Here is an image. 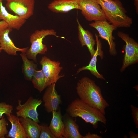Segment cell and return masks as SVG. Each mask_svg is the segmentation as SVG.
I'll return each instance as SVG.
<instances>
[{
    "mask_svg": "<svg viewBox=\"0 0 138 138\" xmlns=\"http://www.w3.org/2000/svg\"><path fill=\"white\" fill-rule=\"evenodd\" d=\"M96 41L97 45V49L96 52L92 57V58L89 64L86 66H83L79 68L77 73H78L81 71L85 70L90 71L91 73L97 78L103 80L105 79L102 74H100L97 70L96 68V62L97 57L98 56H100L101 59H102L104 57V53L102 50V45L100 39L98 38V36L95 34Z\"/></svg>",
    "mask_w": 138,
    "mask_h": 138,
    "instance_id": "obj_13",
    "label": "cell"
},
{
    "mask_svg": "<svg viewBox=\"0 0 138 138\" xmlns=\"http://www.w3.org/2000/svg\"><path fill=\"white\" fill-rule=\"evenodd\" d=\"M67 111L70 117H80L86 123H91L95 129L97 128L99 122L105 125L106 123L107 119L105 115L79 98L72 101L68 107Z\"/></svg>",
    "mask_w": 138,
    "mask_h": 138,
    "instance_id": "obj_3",
    "label": "cell"
},
{
    "mask_svg": "<svg viewBox=\"0 0 138 138\" xmlns=\"http://www.w3.org/2000/svg\"><path fill=\"white\" fill-rule=\"evenodd\" d=\"M106 19L102 21H95L89 24V26L96 29L99 33V36L105 39L108 42L109 46V52L112 56L117 55L116 44L114 41L115 37L112 35L113 31L117 27L110 24Z\"/></svg>",
    "mask_w": 138,
    "mask_h": 138,
    "instance_id": "obj_7",
    "label": "cell"
},
{
    "mask_svg": "<svg viewBox=\"0 0 138 138\" xmlns=\"http://www.w3.org/2000/svg\"><path fill=\"white\" fill-rule=\"evenodd\" d=\"M13 110V106L5 102H0V118H1L3 114L7 116L12 113Z\"/></svg>",
    "mask_w": 138,
    "mask_h": 138,
    "instance_id": "obj_23",
    "label": "cell"
},
{
    "mask_svg": "<svg viewBox=\"0 0 138 138\" xmlns=\"http://www.w3.org/2000/svg\"><path fill=\"white\" fill-rule=\"evenodd\" d=\"M129 134L130 138H138V134L132 131H130L129 132Z\"/></svg>",
    "mask_w": 138,
    "mask_h": 138,
    "instance_id": "obj_29",
    "label": "cell"
},
{
    "mask_svg": "<svg viewBox=\"0 0 138 138\" xmlns=\"http://www.w3.org/2000/svg\"><path fill=\"white\" fill-rule=\"evenodd\" d=\"M2 20L8 25V28L19 30L26 22L17 15H12L8 13L0 2V20Z\"/></svg>",
    "mask_w": 138,
    "mask_h": 138,
    "instance_id": "obj_14",
    "label": "cell"
},
{
    "mask_svg": "<svg viewBox=\"0 0 138 138\" xmlns=\"http://www.w3.org/2000/svg\"><path fill=\"white\" fill-rule=\"evenodd\" d=\"M31 81L34 87L40 93L47 87L45 78L42 69L36 71Z\"/></svg>",
    "mask_w": 138,
    "mask_h": 138,
    "instance_id": "obj_22",
    "label": "cell"
},
{
    "mask_svg": "<svg viewBox=\"0 0 138 138\" xmlns=\"http://www.w3.org/2000/svg\"><path fill=\"white\" fill-rule=\"evenodd\" d=\"M8 28V24L4 21H0V33Z\"/></svg>",
    "mask_w": 138,
    "mask_h": 138,
    "instance_id": "obj_27",
    "label": "cell"
},
{
    "mask_svg": "<svg viewBox=\"0 0 138 138\" xmlns=\"http://www.w3.org/2000/svg\"><path fill=\"white\" fill-rule=\"evenodd\" d=\"M39 138H56L50 131L49 127L41 126Z\"/></svg>",
    "mask_w": 138,
    "mask_h": 138,
    "instance_id": "obj_25",
    "label": "cell"
},
{
    "mask_svg": "<svg viewBox=\"0 0 138 138\" xmlns=\"http://www.w3.org/2000/svg\"><path fill=\"white\" fill-rule=\"evenodd\" d=\"M49 35H53L57 37L65 38L64 37L57 35L56 32L53 29H42L35 30L30 36L31 45L25 53L28 59H32L34 62L37 63V55L45 54L48 48L46 45L43 43V41L44 38Z\"/></svg>",
    "mask_w": 138,
    "mask_h": 138,
    "instance_id": "obj_4",
    "label": "cell"
},
{
    "mask_svg": "<svg viewBox=\"0 0 138 138\" xmlns=\"http://www.w3.org/2000/svg\"><path fill=\"white\" fill-rule=\"evenodd\" d=\"M104 13L106 19L117 27H130L133 23L132 18L120 0H97Z\"/></svg>",
    "mask_w": 138,
    "mask_h": 138,
    "instance_id": "obj_2",
    "label": "cell"
},
{
    "mask_svg": "<svg viewBox=\"0 0 138 138\" xmlns=\"http://www.w3.org/2000/svg\"><path fill=\"white\" fill-rule=\"evenodd\" d=\"M47 88L43 95L42 99L44 106L48 113L57 111L61 102L60 96L55 88V83L52 84Z\"/></svg>",
    "mask_w": 138,
    "mask_h": 138,
    "instance_id": "obj_11",
    "label": "cell"
},
{
    "mask_svg": "<svg viewBox=\"0 0 138 138\" xmlns=\"http://www.w3.org/2000/svg\"><path fill=\"white\" fill-rule=\"evenodd\" d=\"M21 100L19 99L18 105L16 107L17 116L28 117L38 123L39 122L37 109L42 103V100L30 96L23 104L21 103Z\"/></svg>",
    "mask_w": 138,
    "mask_h": 138,
    "instance_id": "obj_10",
    "label": "cell"
},
{
    "mask_svg": "<svg viewBox=\"0 0 138 138\" xmlns=\"http://www.w3.org/2000/svg\"><path fill=\"white\" fill-rule=\"evenodd\" d=\"M132 114L136 128H138V108L133 105H130Z\"/></svg>",
    "mask_w": 138,
    "mask_h": 138,
    "instance_id": "obj_26",
    "label": "cell"
},
{
    "mask_svg": "<svg viewBox=\"0 0 138 138\" xmlns=\"http://www.w3.org/2000/svg\"><path fill=\"white\" fill-rule=\"evenodd\" d=\"M134 4L137 14L138 13V0H134Z\"/></svg>",
    "mask_w": 138,
    "mask_h": 138,
    "instance_id": "obj_30",
    "label": "cell"
},
{
    "mask_svg": "<svg viewBox=\"0 0 138 138\" xmlns=\"http://www.w3.org/2000/svg\"><path fill=\"white\" fill-rule=\"evenodd\" d=\"M2 1H3V0H0V2Z\"/></svg>",
    "mask_w": 138,
    "mask_h": 138,
    "instance_id": "obj_32",
    "label": "cell"
},
{
    "mask_svg": "<svg viewBox=\"0 0 138 138\" xmlns=\"http://www.w3.org/2000/svg\"><path fill=\"white\" fill-rule=\"evenodd\" d=\"M13 29L8 28L0 33V47L2 50L9 55L15 56L17 51L26 53L28 47L19 48L16 46L9 34Z\"/></svg>",
    "mask_w": 138,
    "mask_h": 138,
    "instance_id": "obj_12",
    "label": "cell"
},
{
    "mask_svg": "<svg viewBox=\"0 0 138 138\" xmlns=\"http://www.w3.org/2000/svg\"><path fill=\"white\" fill-rule=\"evenodd\" d=\"M118 36L126 43L125 53L120 71H123L129 66L137 63L138 62V43L128 34L121 31L117 33Z\"/></svg>",
    "mask_w": 138,
    "mask_h": 138,
    "instance_id": "obj_5",
    "label": "cell"
},
{
    "mask_svg": "<svg viewBox=\"0 0 138 138\" xmlns=\"http://www.w3.org/2000/svg\"><path fill=\"white\" fill-rule=\"evenodd\" d=\"M8 10L26 20L34 14L35 0H6Z\"/></svg>",
    "mask_w": 138,
    "mask_h": 138,
    "instance_id": "obj_9",
    "label": "cell"
},
{
    "mask_svg": "<svg viewBox=\"0 0 138 138\" xmlns=\"http://www.w3.org/2000/svg\"><path fill=\"white\" fill-rule=\"evenodd\" d=\"M39 63L45 78L47 87L52 84L56 83L60 78L64 76V74L59 75L63 68L60 66L59 61L52 60L44 56L42 57Z\"/></svg>",
    "mask_w": 138,
    "mask_h": 138,
    "instance_id": "obj_8",
    "label": "cell"
},
{
    "mask_svg": "<svg viewBox=\"0 0 138 138\" xmlns=\"http://www.w3.org/2000/svg\"><path fill=\"white\" fill-rule=\"evenodd\" d=\"M7 117V119L11 124L12 127L6 137L27 138L24 128L19 121L18 117L12 114Z\"/></svg>",
    "mask_w": 138,
    "mask_h": 138,
    "instance_id": "obj_18",
    "label": "cell"
},
{
    "mask_svg": "<svg viewBox=\"0 0 138 138\" xmlns=\"http://www.w3.org/2000/svg\"><path fill=\"white\" fill-rule=\"evenodd\" d=\"M77 93L79 99L85 103L105 114V109L109 105L104 98L101 89L94 81L89 78L82 77L77 82Z\"/></svg>",
    "mask_w": 138,
    "mask_h": 138,
    "instance_id": "obj_1",
    "label": "cell"
},
{
    "mask_svg": "<svg viewBox=\"0 0 138 138\" xmlns=\"http://www.w3.org/2000/svg\"><path fill=\"white\" fill-rule=\"evenodd\" d=\"M102 137L97 134H91L89 132L86 134L84 136H83V138H101Z\"/></svg>",
    "mask_w": 138,
    "mask_h": 138,
    "instance_id": "obj_28",
    "label": "cell"
},
{
    "mask_svg": "<svg viewBox=\"0 0 138 138\" xmlns=\"http://www.w3.org/2000/svg\"><path fill=\"white\" fill-rule=\"evenodd\" d=\"M8 125V122L3 116L0 119V138H5L8 133L7 126Z\"/></svg>",
    "mask_w": 138,
    "mask_h": 138,
    "instance_id": "obj_24",
    "label": "cell"
},
{
    "mask_svg": "<svg viewBox=\"0 0 138 138\" xmlns=\"http://www.w3.org/2000/svg\"><path fill=\"white\" fill-rule=\"evenodd\" d=\"M19 121L24 128L27 138H39L41 126L28 117H20Z\"/></svg>",
    "mask_w": 138,
    "mask_h": 138,
    "instance_id": "obj_17",
    "label": "cell"
},
{
    "mask_svg": "<svg viewBox=\"0 0 138 138\" xmlns=\"http://www.w3.org/2000/svg\"><path fill=\"white\" fill-rule=\"evenodd\" d=\"M76 21L78 24V38L81 46L82 47H87L92 57L96 51L94 48L96 43V40L94 39L93 34L90 32L83 28L77 18Z\"/></svg>",
    "mask_w": 138,
    "mask_h": 138,
    "instance_id": "obj_15",
    "label": "cell"
},
{
    "mask_svg": "<svg viewBox=\"0 0 138 138\" xmlns=\"http://www.w3.org/2000/svg\"><path fill=\"white\" fill-rule=\"evenodd\" d=\"M52 117L49 128L56 138H63L64 124L60 110L52 112Z\"/></svg>",
    "mask_w": 138,
    "mask_h": 138,
    "instance_id": "obj_19",
    "label": "cell"
},
{
    "mask_svg": "<svg viewBox=\"0 0 138 138\" xmlns=\"http://www.w3.org/2000/svg\"><path fill=\"white\" fill-rule=\"evenodd\" d=\"M23 62L22 66V72L25 79L31 81L37 67V64L33 61H30L27 57L25 53L20 54Z\"/></svg>",
    "mask_w": 138,
    "mask_h": 138,
    "instance_id": "obj_21",
    "label": "cell"
},
{
    "mask_svg": "<svg viewBox=\"0 0 138 138\" xmlns=\"http://www.w3.org/2000/svg\"></svg>",
    "mask_w": 138,
    "mask_h": 138,
    "instance_id": "obj_33",
    "label": "cell"
},
{
    "mask_svg": "<svg viewBox=\"0 0 138 138\" xmlns=\"http://www.w3.org/2000/svg\"><path fill=\"white\" fill-rule=\"evenodd\" d=\"M64 128L63 138H83L79 131V126L71 117H68L64 122Z\"/></svg>",
    "mask_w": 138,
    "mask_h": 138,
    "instance_id": "obj_20",
    "label": "cell"
},
{
    "mask_svg": "<svg viewBox=\"0 0 138 138\" xmlns=\"http://www.w3.org/2000/svg\"><path fill=\"white\" fill-rule=\"evenodd\" d=\"M81 13L88 21H102L106 19L97 0H77Z\"/></svg>",
    "mask_w": 138,
    "mask_h": 138,
    "instance_id": "obj_6",
    "label": "cell"
},
{
    "mask_svg": "<svg viewBox=\"0 0 138 138\" xmlns=\"http://www.w3.org/2000/svg\"><path fill=\"white\" fill-rule=\"evenodd\" d=\"M48 7L56 13H66L73 9H79L77 0H54L48 5Z\"/></svg>",
    "mask_w": 138,
    "mask_h": 138,
    "instance_id": "obj_16",
    "label": "cell"
},
{
    "mask_svg": "<svg viewBox=\"0 0 138 138\" xmlns=\"http://www.w3.org/2000/svg\"><path fill=\"white\" fill-rule=\"evenodd\" d=\"M2 49L1 47H0V52L2 50Z\"/></svg>",
    "mask_w": 138,
    "mask_h": 138,
    "instance_id": "obj_31",
    "label": "cell"
}]
</instances>
